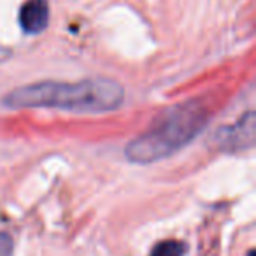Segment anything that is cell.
<instances>
[{"label":"cell","instance_id":"2","mask_svg":"<svg viewBox=\"0 0 256 256\" xmlns=\"http://www.w3.org/2000/svg\"><path fill=\"white\" fill-rule=\"evenodd\" d=\"M209 114L198 102H184L164 112L150 130L128 144L124 153L134 164H153L190 144L207 124Z\"/></svg>","mask_w":256,"mask_h":256},{"label":"cell","instance_id":"4","mask_svg":"<svg viewBox=\"0 0 256 256\" xmlns=\"http://www.w3.org/2000/svg\"><path fill=\"white\" fill-rule=\"evenodd\" d=\"M186 246L179 240H164L156 244L151 251V256H184Z\"/></svg>","mask_w":256,"mask_h":256},{"label":"cell","instance_id":"6","mask_svg":"<svg viewBox=\"0 0 256 256\" xmlns=\"http://www.w3.org/2000/svg\"><path fill=\"white\" fill-rule=\"evenodd\" d=\"M248 256H254V252H252V251H251V252H249V254H248Z\"/></svg>","mask_w":256,"mask_h":256},{"label":"cell","instance_id":"3","mask_svg":"<svg viewBox=\"0 0 256 256\" xmlns=\"http://www.w3.org/2000/svg\"><path fill=\"white\" fill-rule=\"evenodd\" d=\"M50 23L48 0H26L20 9V25L26 34H40Z\"/></svg>","mask_w":256,"mask_h":256},{"label":"cell","instance_id":"5","mask_svg":"<svg viewBox=\"0 0 256 256\" xmlns=\"http://www.w3.org/2000/svg\"><path fill=\"white\" fill-rule=\"evenodd\" d=\"M0 256H12V238L8 234H0Z\"/></svg>","mask_w":256,"mask_h":256},{"label":"cell","instance_id":"1","mask_svg":"<svg viewBox=\"0 0 256 256\" xmlns=\"http://www.w3.org/2000/svg\"><path fill=\"white\" fill-rule=\"evenodd\" d=\"M124 92L116 81L106 78L79 82L44 81L11 92L4 104L12 109L54 107L72 112H109L121 106Z\"/></svg>","mask_w":256,"mask_h":256}]
</instances>
